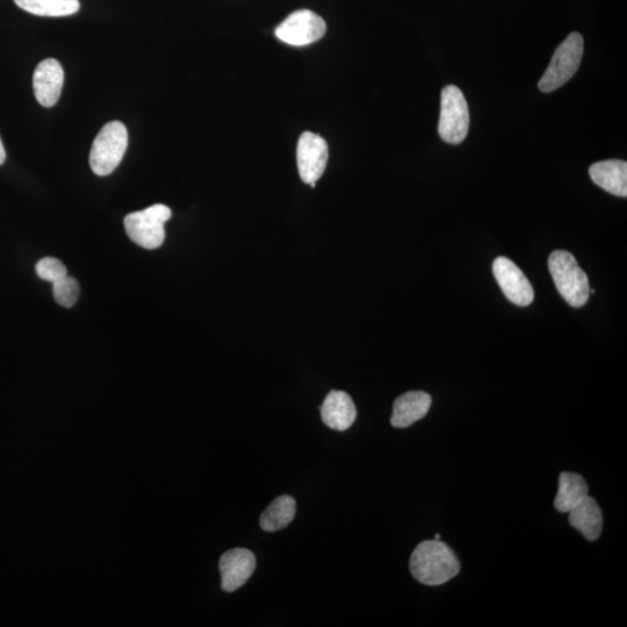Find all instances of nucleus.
Wrapping results in <instances>:
<instances>
[{
    "label": "nucleus",
    "instance_id": "1",
    "mask_svg": "<svg viewBox=\"0 0 627 627\" xmlns=\"http://www.w3.org/2000/svg\"><path fill=\"white\" fill-rule=\"evenodd\" d=\"M410 572L425 586H441L459 574L460 562L450 547L441 540H427L413 552Z\"/></svg>",
    "mask_w": 627,
    "mask_h": 627
},
{
    "label": "nucleus",
    "instance_id": "2",
    "mask_svg": "<svg viewBox=\"0 0 627 627\" xmlns=\"http://www.w3.org/2000/svg\"><path fill=\"white\" fill-rule=\"evenodd\" d=\"M549 269L557 290L568 305L585 306L589 300V280L571 252L557 250L549 258Z\"/></svg>",
    "mask_w": 627,
    "mask_h": 627
},
{
    "label": "nucleus",
    "instance_id": "3",
    "mask_svg": "<svg viewBox=\"0 0 627 627\" xmlns=\"http://www.w3.org/2000/svg\"><path fill=\"white\" fill-rule=\"evenodd\" d=\"M128 147V131L120 121L108 122L93 141L90 165L98 176H108L119 167Z\"/></svg>",
    "mask_w": 627,
    "mask_h": 627
},
{
    "label": "nucleus",
    "instance_id": "4",
    "mask_svg": "<svg viewBox=\"0 0 627 627\" xmlns=\"http://www.w3.org/2000/svg\"><path fill=\"white\" fill-rule=\"evenodd\" d=\"M168 206L157 204L140 212L128 214L125 218L126 233L139 247L154 250L165 241L164 225L171 218Z\"/></svg>",
    "mask_w": 627,
    "mask_h": 627
},
{
    "label": "nucleus",
    "instance_id": "5",
    "mask_svg": "<svg viewBox=\"0 0 627 627\" xmlns=\"http://www.w3.org/2000/svg\"><path fill=\"white\" fill-rule=\"evenodd\" d=\"M583 55V38L574 32L561 43L552 57L549 68L540 79V91L549 93L558 90L578 71Z\"/></svg>",
    "mask_w": 627,
    "mask_h": 627
},
{
    "label": "nucleus",
    "instance_id": "6",
    "mask_svg": "<svg viewBox=\"0 0 627 627\" xmlns=\"http://www.w3.org/2000/svg\"><path fill=\"white\" fill-rule=\"evenodd\" d=\"M468 127H470V113H468L464 93L457 86H446L442 92L439 135L445 142L459 144L466 139Z\"/></svg>",
    "mask_w": 627,
    "mask_h": 627
},
{
    "label": "nucleus",
    "instance_id": "7",
    "mask_svg": "<svg viewBox=\"0 0 627 627\" xmlns=\"http://www.w3.org/2000/svg\"><path fill=\"white\" fill-rule=\"evenodd\" d=\"M327 32L326 21L309 10L293 12L276 30L279 40L291 46H308L319 41Z\"/></svg>",
    "mask_w": 627,
    "mask_h": 627
},
{
    "label": "nucleus",
    "instance_id": "8",
    "mask_svg": "<svg viewBox=\"0 0 627 627\" xmlns=\"http://www.w3.org/2000/svg\"><path fill=\"white\" fill-rule=\"evenodd\" d=\"M329 148L320 135L305 132L300 136L297 148V162L302 182L316 186L327 168Z\"/></svg>",
    "mask_w": 627,
    "mask_h": 627
},
{
    "label": "nucleus",
    "instance_id": "9",
    "mask_svg": "<svg viewBox=\"0 0 627 627\" xmlns=\"http://www.w3.org/2000/svg\"><path fill=\"white\" fill-rule=\"evenodd\" d=\"M493 272L502 292L516 306H530L535 300V292L524 272L507 257H497Z\"/></svg>",
    "mask_w": 627,
    "mask_h": 627
},
{
    "label": "nucleus",
    "instance_id": "10",
    "mask_svg": "<svg viewBox=\"0 0 627 627\" xmlns=\"http://www.w3.org/2000/svg\"><path fill=\"white\" fill-rule=\"evenodd\" d=\"M256 569L254 553L247 549H234L226 552L220 559L221 587L225 592L233 593L244 586Z\"/></svg>",
    "mask_w": 627,
    "mask_h": 627
},
{
    "label": "nucleus",
    "instance_id": "11",
    "mask_svg": "<svg viewBox=\"0 0 627 627\" xmlns=\"http://www.w3.org/2000/svg\"><path fill=\"white\" fill-rule=\"evenodd\" d=\"M64 83L61 63L54 59L43 60L33 75V89L36 100L43 107H53L59 102Z\"/></svg>",
    "mask_w": 627,
    "mask_h": 627
},
{
    "label": "nucleus",
    "instance_id": "12",
    "mask_svg": "<svg viewBox=\"0 0 627 627\" xmlns=\"http://www.w3.org/2000/svg\"><path fill=\"white\" fill-rule=\"evenodd\" d=\"M321 416L330 429L345 431L355 423L357 409L348 393L331 391L323 402Z\"/></svg>",
    "mask_w": 627,
    "mask_h": 627
},
{
    "label": "nucleus",
    "instance_id": "13",
    "mask_svg": "<svg viewBox=\"0 0 627 627\" xmlns=\"http://www.w3.org/2000/svg\"><path fill=\"white\" fill-rule=\"evenodd\" d=\"M431 396L422 391L408 392L394 402L391 423L395 428H408L429 413Z\"/></svg>",
    "mask_w": 627,
    "mask_h": 627
},
{
    "label": "nucleus",
    "instance_id": "14",
    "mask_svg": "<svg viewBox=\"0 0 627 627\" xmlns=\"http://www.w3.org/2000/svg\"><path fill=\"white\" fill-rule=\"evenodd\" d=\"M590 178L601 189L617 197H627V163L610 160L598 162L589 169Z\"/></svg>",
    "mask_w": 627,
    "mask_h": 627
},
{
    "label": "nucleus",
    "instance_id": "15",
    "mask_svg": "<svg viewBox=\"0 0 627 627\" xmlns=\"http://www.w3.org/2000/svg\"><path fill=\"white\" fill-rule=\"evenodd\" d=\"M569 524L579 530L590 542L600 538L603 529V515L598 503L589 495L569 511Z\"/></svg>",
    "mask_w": 627,
    "mask_h": 627
},
{
    "label": "nucleus",
    "instance_id": "16",
    "mask_svg": "<svg viewBox=\"0 0 627 627\" xmlns=\"http://www.w3.org/2000/svg\"><path fill=\"white\" fill-rule=\"evenodd\" d=\"M588 492L587 482L580 474L561 473L558 494L556 499H554V507L560 513L567 514L586 499Z\"/></svg>",
    "mask_w": 627,
    "mask_h": 627
},
{
    "label": "nucleus",
    "instance_id": "17",
    "mask_svg": "<svg viewBox=\"0 0 627 627\" xmlns=\"http://www.w3.org/2000/svg\"><path fill=\"white\" fill-rule=\"evenodd\" d=\"M297 503L290 495L277 497L261 516V528L266 532H276L286 528L294 520Z\"/></svg>",
    "mask_w": 627,
    "mask_h": 627
},
{
    "label": "nucleus",
    "instance_id": "18",
    "mask_svg": "<svg viewBox=\"0 0 627 627\" xmlns=\"http://www.w3.org/2000/svg\"><path fill=\"white\" fill-rule=\"evenodd\" d=\"M14 3L39 17H68L81 9L79 0H14Z\"/></svg>",
    "mask_w": 627,
    "mask_h": 627
},
{
    "label": "nucleus",
    "instance_id": "19",
    "mask_svg": "<svg viewBox=\"0 0 627 627\" xmlns=\"http://www.w3.org/2000/svg\"><path fill=\"white\" fill-rule=\"evenodd\" d=\"M54 298L62 307L70 308L74 306L79 297V285L76 279L72 277H64L53 284Z\"/></svg>",
    "mask_w": 627,
    "mask_h": 627
},
{
    "label": "nucleus",
    "instance_id": "20",
    "mask_svg": "<svg viewBox=\"0 0 627 627\" xmlns=\"http://www.w3.org/2000/svg\"><path fill=\"white\" fill-rule=\"evenodd\" d=\"M36 273L42 280L55 284L56 281L68 276L66 265L59 259L47 257L36 264Z\"/></svg>",
    "mask_w": 627,
    "mask_h": 627
},
{
    "label": "nucleus",
    "instance_id": "21",
    "mask_svg": "<svg viewBox=\"0 0 627 627\" xmlns=\"http://www.w3.org/2000/svg\"><path fill=\"white\" fill-rule=\"evenodd\" d=\"M6 160V151L2 139H0V165H3Z\"/></svg>",
    "mask_w": 627,
    "mask_h": 627
},
{
    "label": "nucleus",
    "instance_id": "22",
    "mask_svg": "<svg viewBox=\"0 0 627 627\" xmlns=\"http://www.w3.org/2000/svg\"><path fill=\"white\" fill-rule=\"evenodd\" d=\"M435 539H437V540H438V539H441V535H436V536H435Z\"/></svg>",
    "mask_w": 627,
    "mask_h": 627
}]
</instances>
